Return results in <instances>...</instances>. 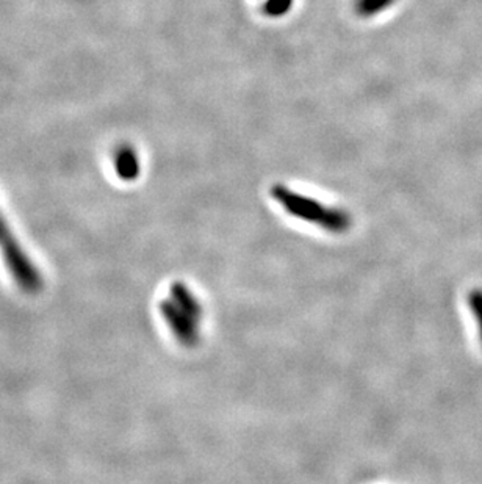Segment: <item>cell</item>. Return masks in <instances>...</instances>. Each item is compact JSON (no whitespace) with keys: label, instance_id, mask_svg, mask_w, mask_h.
I'll return each instance as SVG.
<instances>
[{"label":"cell","instance_id":"cell-1","mask_svg":"<svg viewBox=\"0 0 482 484\" xmlns=\"http://www.w3.org/2000/svg\"><path fill=\"white\" fill-rule=\"evenodd\" d=\"M271 196L286 209L288 215L305 223L315 224L330 234H345L353 226V218L349 212L340 207H329L317 199L288 188L284 184L274 185Z\"/></svg>","mask_w":482,"mask_h":484},{"label":"cell","instance_id":"cell-2","mask_svg":"<svg viewBox=\"0 0 482 484\" xmlns=\"http://www.w3.org/2000/svg\"><path fill=\"white\" fill-rule=\"evenodd\" d=\"M0 248L5 255V262L10 271L21 288L29 294L38 292L43 284L38 270L33 267L32 262L29 261V257L24 255L20 243L14 240V237L12 236V232L8 230L7 224L4 223L2 218H0Z\"/></svg>","mask_w":482,"mask_h":484},{"label":"cell","instance_id":"cell-3","mask_svg":"<svg viewBox=\"0 0 482 484\" xmlns=\"http://www.w3.org/2000/svg\"><path fill=\"white\" fill-rule=\"evenodd\" d=\"M160 313L165 319L166 325L170 326L174 338L187 348H195L201 340L199 321L191 315L184 313L180 307L170 298L160 303Z\"/></svg>","mask_w":482,"mask_h":484},{"label":"cell","instance_id":"cell-4","mask_svg":"<svg viewBox=\"0 0 482 484\" xmlns=\"http://www.w3.org/2000/svg\"><path fill=\"white\" fill-rule=\"evenodd\" d=\"M171 300L178 305L184 313L191 315L193 319L201 321L204 315L203 305L197 300L196 295L193 294L190 287L185 282H174L171 286Z\"/></svg>","mask_w":482,"mask_h":484},{"label":"cell","instance_id":"cell-5","mask_svg":"<svg viewBox=\"0 0 482 484\" xmlns=\"http://www.w3.org/2000/svg\"><path fill=\"white\" fill-rule=\"evenodd\" d=\"M114 170L116 174L124 180H134L140 174V162L134 149L120 146L114 154Z\"/></svg>","mask_w":482,"mask_h":484},{"label":"cell","instance_id":"cell-6","mask_svg":"<svg viewBox=\"0 0 482 484\" xmlns=\"http://www.w3.org/2000/svg\"><path fill=\"white\" fill-rule=\"evenodd\" d=\"M395 4L396 0H355L354 12L361 18H373L376 14L387 12Z\"/></svg>","mask_w":482,"mask_h":484},{"label":"cell","instance_id":"cell-7","mask_svg":"<svg viewBox=\"0 0 482 484\" xmlns=\"http://www.w3.org/2000/svg\"><path fill=\"white\" fill-rule=\"evenodd\" d=\"M295 0H261L262 13L270 18H282L292 10Z\"/></svg>","mask_w":482,"mask_h":484},{"label":"cell","instance_id":"cell-8","mask_svg":"<svg viewBox=\"0 0 482 484\" xmlns=\"http://www.w3.org/2000/svg\"><path fill=\"white\" fill-rule=\"evenodd\" d=\"M470 311L473 313V319L476 321L478 334L482 344V288H475L469 295Z\"/></svg>","mask_w":482,"mask_h":484}]
</instances>
